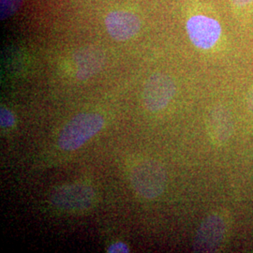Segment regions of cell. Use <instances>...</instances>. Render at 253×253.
Returning a JSON list of instances; mask_svg holds the SVG:
<instances>
[{"mask_svg":"<svg viewBox=\"0 0 253 253\" xmlns=\"http://www.w3.org/2000/svg\"><path fill=\"white\" fill-rule=\"evenodd\" d=\"M77 77L86 80L100 72L104 63V55L96 48H84L75 54Z\"/></svg>","mask_w":253,"mask_h":253,"instance_id":"obj_9","label":"cell"},{"mask_svg":"<svg viewBox=\"0 0 253 253\" xmlns=\"http://www.w3.org/2000/svg\"><path fill=\"white\" fill-rule=\"evenodd\" d=\"M226 233V223L220 216L212 214L200 225L194 236V253H214L222 244Z\"/></svg>","mask_w":253,"mask_h":253,"instance_id":"obj_6","label":"cell"},{"mask_svg":"<svg viewBox=\"0 0 253 253\" xmlns=\"http://www.w3.org/2000/svg\"><path fill=\"white\" fill-rule=\"evenodd\" d=\"M186 29L192 44L202 50H210L217 45L223 33L219 21L205 14L190 16Z\"/></svg>","mask_w":253,"mask_h":253,"instance_id":"obj_3","label":"cell"},{"mask_svg":"<svg viewBox=\"0 0 253 253\" xmlns=\"http://www.w3.org/2000/svg\"><path fill=\"white\" fill-rule=\"evenodd\" d=\"M208 131L209 137L216 145H222L230 139L234 131V121L231 113L224 106L218 105L210 111Z\"/></svg>","mask_w":253,"mask_h":253,"instance_id":"obj_8","label":"cell"},{"mask_svg":"<svg viewBox=\"0 0 253 253\" xmlns=\"http://www.w3.org/2000/svg\"><path fill=\"white\" fill-rule=\"evenodd\" d=\"M96 199L94 189L84 184L66 185L51 194V203L65 211H82L90 208Z\"/></svg>","mask_w":253,"mask_h":253,"instance_id":"obj_4","label":"cell"},{"mask_svg":"<svg viewBox=\"0 0 253 253\" xmlns=\"http://www.w3.org/2000/svg\"><path fill=\"white\" fill-rule=\"evenodd\" d=\"M247 106L249 110L253 113V88L250 90L247 96Z\"/></svg>","mask_w":253,"mask_h":253,"instance_id":"obj_14","label":"cell"},{"mask_svg":"<svg viewBox=\"0 0 253 253\" xmlns=\"http://www.w3.org/2000/svg\"><path fill=\"white\" fill-rule=\"evenodd\" d=\"M22 2L23 0H1V19L8 18L12 15L19 9Z\"/></svg>","mask_w":253,"mask_h":253,"instance_id":"obj_10","label":"cell"},{"mask_svg":"<svg viewBox=\"0 0 253 253\" xmlns=\"http://www.w3.org/2000/svg\"><path fill=\"white\" fill-rule=\"evenodd\" d=\"M104 118L98 113H82L64 126L57 144L65 151H74L100 132Z\"/></svg>","mask_w":253,"mask_h":253,"instance_id":"obj_1","label":"cell"},{"mask_svg":"<svg viewBox=\"0 0 253 253\" xmlns=\"http://www.w3.org/2000/svg\"><path fill=\"white\" fill-rule=\"evenodd\" d=\"M230 4L235 11L242 12L253 7V0H230Z\"/></svg>","mask_w":253,"mask_h":253,"instance_id":"obj_12","label":"cell"},{"mask_svg":"<svg viewBox=\"0 0 253 253\" xmlns=\"http://www.w3.org/2000/svg\"><path fill=\"white\" fill-rule=\"evenodd\" d=\"M131 185L136 192L146 199H155L164 192L167 175L163 165L153 160L137 164L130 173Z\"/></svg>","mask_w":253,"mask_h":253,"instance_id":"obj_2","label":"cell"},{"mask_svg":"<svg viewBox=\"0 0 253 253\" xmlns=\"http://www.w3.org/2000/svg\"><path fill=\"white\" fill-rule=\"evenodd\" d=\"M0 124L2 127H10L14 125L15 119L13 114L7 108H1L0 111Z\"/></svg>","mask_w":253,"mask_h":253,"instance_id":"obj_11","label":"cell"},{"mask_svg":"<svg viewBox=\"0 0 253 253\" xmlns=\"http://www.w3.org/2000/svg\"><path fill=\"white\" fill-rule=\"evenodd\" d=\"M107 252L109 253H129V250L125 243L116 242L109 247Z\"/></svg>","mask_w":253,"mask_h":253,"instance_id":"obj_13","label":"cell"},{"mask_svg":"<svg viewBox=\"0 0 253 253\" xmlns=\"http://www.w3.org/2000/svg\"><path fill=\"white\" fill-rule=\"evenodd\" d=\"M110 36L117 41H126L135 36L141 28L140 20L128 11H113L105 19Z\"/></svg>","mask_w":253,"mask_h":253,"instance_id":"obj_7","label":"cell"},{"mask_svg":"<svg viewBox=\"0 0 253 253\" xmlns=\"http://www.w3.org/2000/svg\"><path fill=\"white\" fill-rule=\"evenodd\" d=\"M176 92L172 78L164 73H155L145 82L143 100L150 112H160L166 108Z\"/></svg>","mask_w":253,"mask_h":253,"instance_id":"obj_5","label":"cell"}]
</instances>
